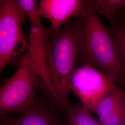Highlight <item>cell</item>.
I'll return each instance as SVG.
<instances>
[{"mask_svg":"<svg viewBox=\"0 0 125 125\" xmlns=\"http://www.w3.org/2000/svg\"><path fill=\"white\" fill-rule=\"evenodd\" d=\"M77 47L76 62L88 65L115 77L122 84L123 78L116 45L109 29L93 9L74 17Z\"/></svg>","mask_w":125,"mask_h":125,"instance_id":"obj_1","label":"cell"},{"mask_svg":"<svg viewBox=\"0 0 125 125\" xmlns=\"http://www.w3.org/2000/svg\"><path fill=\"white\" fill-rule=\"evenodd\" d=\"M77 47L74 24L68 22L49 37L46 50L47 70L54 100L65 108L69 103V83L74 71Z\"/></svg>","mask_w":125,"mask_h":125,"instance_id":"obj_2","label":"cell"},{"mask_svg":"<svg viewBox=\"0 0 125 125\" xmlns=\"http://www.w3.org/2000/svg\"><path fill=\"white\" fill-rule=\"evenodd\" d=\"M27 14L19 0H0V73L13 58L29 49L23 31Z\"/></svg>","mask_w":125,"mask_h":125,"instance_id":"obj_3","label":"cell"},{"mask_svg":"<svg viewBox=\"0 0 125 125\" xmlns=\"http://www.w3.org/2000/svg\"><path fill=\"white\" fill-rule=\"evenodd\" d=\"M40 77L25 55L16 71L0 88L1 118L12 113L25 112L35 104V89Z\"/></svg>","mask_w":125,"mask_h":125,"instance_id":"obj_4","label":"cell"},{"mask_svg":"<svg viewBox=\"0 0 125 125\" xmlns=\"http://www.w3.org/2000/svg\"><path fill=\"white\" fill-rule=\"evenodd\" d=\"M115 77L95 67L82 65L72 74L69 88L89 110L95 113L101 100L117 87Z\"/></svg>","mask_w":125,"mask_h":125,"instance_id":"obj_5","label":"cell"},{"mask_svg":"<svg viewBox=\"0 0 125 125\" xmlns=\"http://www.w3.org/2000/svg\"><path fill=\"white\" fill-rule=\"evenodd\" d=\"M91 8V0H40L38 12L51 22L54 31H58L70 19L84 14Z\"/></svg>","mask_w":125,"mask_h":125,"instance_id":"obj_6","label":"cell"},{"mask_svg":"<svg viewBox=\"0 0 125 125\" xmlns=\"http://www.w3.org/2000/svg\"><path fill=\"white\" fill-rule=\"evenodd\" d=\"M30 25V31L27 36L29 49L25 55L32 67L40 75L54 100L55 94L50 83L46 63L47 42L54 30L51 27L50 28L44 27L42 22Z\"/></svg>","mask_w":125,"mask_h":125,"instance_id":"obj_7","label":"cell"},{"mask_svg":"<svg viewBox=\"0 0 125 125\" xmlns=\"http://www.w3.org/2000/svg\"><path fill=\"white\" fill-rule=\"evenodd\" d=\"M95 113L102 125H122L125 114V93L117 86L99 103Z\"/></svg>","mask_w":125,"mask_h":125,"instance_id":"obj_8","label":"cell"},{"mask_svg":"<svg viewBox=\"0 0 125 125\" xmlns=\"http://www.w3.org/2000/svg\"><path fill=\"white\" fill-rule=\"evenodd\" d=\"M1 125H59L52 112L47 107L33 105L17 118L5 119Z\"/></svg>","mask_w":125,"mask_h":125,"instance_id":"obj_9","label":"cell"},{"mask_svg":"<svg viewBox=\"0 0 125 125\" xmlns=\"http://www.w3.org/2000/svg\"><path fill=\"white\" fill-rule=\"evenodd\" d=\"M65 110L68 125H102L82 103L74 104L69 103Z\"/></svg>","mask_w":125,"mask_h":125,"instance_id":"obj_10","label":"cell"},{"mask_svg":"<svg viewBox=\"0 0 125 125\" xmlns=\"http://www.w3.org/2000/svg\"><path fill=\"white\" fill-rule=\"evenodd\" d=\"M91 1L94 11L107 19L110 22L116 21L117 14L125 9V0H93Z\"/></svg>","mask_w":125,"mask_h":125,"instance_id":"obj_11","label":"cell"},{"mask_svg":"<svg viewBox=\"0 0 125 125\" xmlns=\"http://www.w3.org/2000/svg\"><path fill=\"white\" fill-rule=\"evenodd\" d=\"M110 23L109 30L116 45L123 78L122 84L125 86V30L116 21Z\"/></svg>","mask_w":125,"mask_h":125,"instance_id":"obj_12","label":"cell"},{"mask_svg":"<svg viewBox=\"0 0 125 125\" xmlns=\"http://www.w3.org/2000/svg\"><path fill=\"white\" fill-rule=\"evenodd\" d=\"M19 1L29 18L30 24L41 22V16L38 12L36 0H19Z\"/></svg>","mask_w":125,"mask_h":125,"instance_id":"obj_13","label":"cell"},{"mask_svg":"<svg viewBox=\"0 0 125 125\" xmlns=\"http://www.w3.org/2000/svg\"><path fill=\"white\" fill-rule=\"evenodd\" d=\"M122 24L121 26L123 27V28L125 30V9L123 10V13L122 14Z\"/></svg>","mask_w":125,"mask_h":125,"instance_id":"obj_14","label":"cell"},{"mask_svg":"<svg viewBox=\"0 0 125 125\" xmlns=\"http://www.w3.org/2000/svg\"><path fill=\"white\" fill-rule=\"evenodd\" d=\"M122 125H125V115H124V120H123V122Z\"/></svg>","mask_w":125,"mask_h":125,"instance_id":"obj_15","label":"cell"},{"mask_svg":"<svg viewBox=\"0 0 125 125\" xmlns=\"http://www.w3.org/2000/svg\"></svg>","mask_w":125,"mask_h":125,"instance_id":"obj_16","label":"cell"}]
</instances>
